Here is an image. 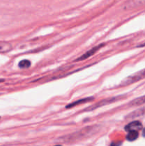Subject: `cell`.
<instances>
[{"label": "cell", "mask_w": 145, "mask_h": 146, "mask_svg": "<svg viewBox=\"0 0 145 146\" xmlns=\"http://www.w3.org/2000/svg\"><path fill=\"white\" fill-rule=\"evenodd\" d=\"M142 123L138 121H132V122H131L130 123H129L125 127V130L127 132H130V131H138L142 129Z\"/></svg>", "instance_id": "5b68a950"}, {"label": "cell", "mask_w": 145, "mask_h": 146, "mask_svg": "<svg viewBox=\"0 0 145 146\" xmlns=\"http://www.w3.org/2000/svg\"><path fill=\"white\" fill-rule=\"evenodd\" d=\"M4 79H2V78H0V83L4 82Z\"/></svg>", "instance_id": "5bb4252c"}, {"label": "cell", "mask_w": 145, "mask_h": 146, "mask_svg": "<svg viewBox=\"0 0 145 146\" xmlns=\"http://www.w3.org/2000/svg\"><path fill=\"white\" fill-rule=\"evenodd\" d=\"M121 99V96H118V97H113V98H107V99H105V100H102V101H100L97 105H93L92 106H90V110H92L94 109V108H97L98 107H100L101 106H105V105H107V104H112V103H115L118 100H120Z\"/></svg>", "instance_id": "277c9868"}, {"label": "cell", "mask_w": 145, "mask_h": 146, "mask_svg": "<svg viewBox=\"0 0 145 146\" xmlns=\"http://www.w3.org/2000/svg\"><path fill=\"white\" fill-rule=\"evenodd\" d=\"M12 49V45L7 41H0V54L7 53Z\"/></svg>", "instance_id": "52a82bcc"}, {"label": "cell", "mask_w": 145, "mask_h": 146, "mask_svg": "<svg viewBox=\"0 0 145 146\" xmlns=\"http://www.w3.org/2000/svg\"><path fill=\"white\" fill-rule=\"evenodd\" d=\"M55 146H61V145H55Z\"/></svg>", "instance_id": "9a60e30c"}, {"label": "cell", "mask_w": 145, "mask_h": 146, "mask_svg": "<svg viewBox=\"0 0 145 146\" xmlns=\"http://www.w3.org/2000/svg\"><path fill=\"white\" fill-rule=\"evenodd\" d=\"M120 144L121 143H112L111 146H119L120 145Z\"/></svg>", "instance_id": "7c38bea8"}, {"label": "cell", "mask_w": 145, "mask_h": 146, "mask_svg": "<svg viewBox=\"0 0 145 146\" xmlns=\"http://www.w3.org/2000/svg\"><path fill=\"white\" fill-rule=\"evenodd\" d=\"M145 78V68L144 69L139 71L138 72L135 73V74H132V75L129 76L127 78H125L122 83L121 85L122 86H127L130 85V84H133V83L137 82V81H140V80L143 79Z\"/></svg>", "instance_id": "6da1fadb"}, {"label": "cell", "mask_w": 145, "mask_h": 146, "mask_svg": "<svg viewBox=\"0 0 145 146\" xmlns=\"http://www.w3.org/2000/svg\"><path fill=\"white\" fill-rule=\"evenodd\" d=\"M145 104V96H141L139 98H135L134 100L132 101L129 104L130 106H138L142 105V104Z\"/></svg>", "instance_id": "ba28073f"}, {"label": "cell", "mask_w": 145, "mask_h": 146, "mask_svg": "<svg viewBox=\"0 0 145 146\" xmlns=\"http://www.w3.org/2000/svg\"><path fill=\"white\" fill-rule=\"evenodd\" d=\"M145 5V0H129L125 4V8L126 9H132Z\"/></svg>", "instance_id": "7a4b0ae2"}, {"label": "cell", "mask_w": 145, "mask_h": 146, "mask_svg": "<svg viewBox=\"0 0 145 146\" xmlns=\"http://www.w3.org/2000/svg\"><path fill=\"white\" fill-rule=\"evenodd\" d=\"M31 66V63L29 60L24 59L21 60L18 63V67L21 68H28Z\"/></svg>", "instance_id": "8fae6325"}, {"label": "cell", "mask_w": 145, "mask_h": 146, "mask_svg": "<svg viewBox=\"0 0 145 146\" xmlns=\"http://www.w3.org/2000/svg\"><path fill=\"white\" fill-rule=\"evenodd\" d=\"M142 135H143V136L145 137V129L143 131V133H142Z\"/></svg>", "instance_id": "4fadbf2b"}, {"label": "cell", "mask_w": 145, "mask_h": 146, "mask_svg": "<svg viewBox=\"0 0 145 146\" xmlns=\"http://www.w3.org/2000/svg\"><path fill=\"white\" fill-rule=\"evenodd\" d=\"M94 99L93 97H88V98H82V99L78 100V101H74V102L71 103L70 104H68V106H66V108H71L72 107H75L78 105H80V104H85V103H88L89 101H92Z\"/></svg>", "instance_id": "8992f818"}, {"label": "cell", "mask_w": 145, "mask_h": 146, "mask_svg": "<svg viewBox=\"0 0 145 146\" xmlns=\"http://www.w3.org/2000/svg\"><path fill=\"white\" fill-rule=\"evenodd\" d=\"M138 136H139L138 131H130L127 135V140L129 141H134L137 139Z\"/></svg>", "instance_id": "30bf717a"}, {"label": "cell", "mask_w": 145, "mask_h": 146, "mask_svg": "<svg viewBox=\"0 0 145 146\" xmlns=\"http://www.w3.org/2000/svg\"><path fill=\"white\" fill-rule=\"evenodd\" d=\"M145 114V106L143 107L142 108H139V109L136 110L134 112L131 113L130 115H129V118H136V117H139L140 115H143Z\"/></svg>", "instance_id": "9c48e42d"}, {"label": "cell", "mask_w": 145, "mask_h": 146, "mask_svg": "<svg viewBox=\"0 0 145 146\" xmlns=\"http://www.w3.org/2000/svg\"><path fill=\"white\" fill-rule=\"evenodd\" d=\"M103 45L104 44H99V45L93 47V48H92L91 49H90L89 51H88L87 52H85L84 54H82L80 57H79L78 58H77L76 61H82V60H85V59H86V58H89V57H90L91 56H92L93 54H95V53H96L97 51L100 49V48H102V47L103 46Z\"/></svg>", "instance_id": "3957f363"}]
</instances>
